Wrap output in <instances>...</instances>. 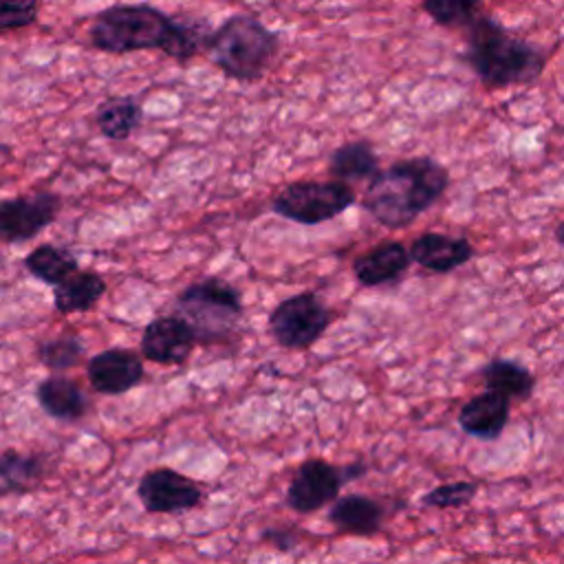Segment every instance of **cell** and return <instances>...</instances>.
I'll list each match as a JSON object with an SVG mask.
<instances>
[{"label": "cell", "instance_id": "16", "mask_svg": "<svg viewBox=\"0 0 564 564\" xmlns=\"http://www.w3.org/2000/svg\"><path fill=\"white\" fill-rule=\"evenodd\" d=\"M328 520L339 533L370 538L381 531L386 520V509L377 498H370L364 494H346L333 500Z\"/></svg>", "mask_w": 564, "mask_h": 564}, {"label": "cell", "instance_id": "26", "mask_svg": "<svg viewBox=\"0 0 564 564\" xmlns=\"http://www.w3.org/2000/svg\"><path fill=\"white\" fill-rule=\"evenodd\" d=\"M478 494V485L471 480H452L443 482L427 494L421 496L423 507L432 509H463L467 507Z\"/></svg>", "mask_w": 564, "mask_h": 564}, {"label": "cell", "instance_id": "7", "mask_svg": "<svg viewBox=\"0 0 564 564\" xmlns=\"http://www.w3.org/2000/svg\"><path fill=\"white\" fill-rule=\"evenodd\" d=\"M333 322L330 308L311 291L284 297L269 313L267 328L278 346L286 350H308Z\"/></svg>", "mask_w": 564, "mask_h": 564}, {"label": "cell", "instance_id": "12", "mask_svg": "<svg viewBox=\"0 0 564 564\" xmlns=\"http://www.w3.org/2000/svg\"><path fill=\"white\" fill-rule=\"evenodd\" d=\"M86 377L88 383L101 394H123L141 383L145 377V366L134 350L112 346L88 359Z\"/></svg>", "mask_w": 564, "mask_h": 564}, {"label": "cell", "instance_id": "20", "mask_svg": "<svg viewBox=\"0 0 564 564\" xmlns=\"http://www.w3.org/2000/svg\"><path fill=\"white\" fill-rule=\"evenodd\" d=\"M379 170V156L368 139L346 141L328 159V174L344 183L370 181Z\"/></svg>", "mask_w": 564, "mask_h": 564}, {"label": "cell", "instance_id": "15", "mask_svg": "<svg viewBox=\"0 0 564 564\" xmlns=\"http://www.w3.org/2000/svg\"><path fill=\"white\" fill-rule=\"evenodd\" d=\"M511 401L498 392L485 390L469 401H465L458 410V425L465 434L480 441H496L509 421Z\"/></svg>", "mask_w": 564, "mask_h": 564}, {"label": "cell", "instance_id": "28", "mask_svg": "<svg viewBox=\"0 0 564 564\" xmlns=\"http://www.w3.org/2000/svg\"><path fill=\"white\" fill-rule=\"evenodd\" d=\"M300 538H302V535H300L297 527H293V524L267 527V529L262 531V540H264V542H269L273 549L284 551V553L293 551V549L300 544Z\"/></svg>", "mask_w": 564, "mask_h": 564}, {"label": "cell", "instance_id": "30", "mask_svg": "<svg viewBox=\"0 0 564 564\" xmlns=\"http://www.w3.org/2000/svg\"><path fill=\"white\" fill-rule=\"evenodd\" d=\"M553 236H555L557 245H562V247H564V220H562V223L555 227V234H553Z\"/></svg>", "mask_w": 564, "mask_h": 564}, {"label": "cell", "instance_id": "3", "mask_svg": "<svg viewBox=\"0 0 564 564\" xmlns=\"http://www.w3.org/2000/svg\"><path fill=\"white\" fill-rule=\"evenodd\" d=\"M465 42L463 57L487 88L531 84L546 66V55L535 44L489 15H476L465 26Z\"/></svg>", "mask_w": 564, "mask_h": 564}, {"label": "cell", "instance_id": "5", "mask_svg": "<svg viewBox=\"0 0 564 564\" xmlns=\"http://www.w3.org/2000/svg\"><path fill=\"white\" fill-rule=\"evenodd\" d=\"M174 308L176 315L192 326L196 341L203 344L227 339L238 328L245 313L240 291L216 275L185 286L178 293Z\"/></svg>", "mask_w": 564, "mask_h": 564}, {"label": "cell", "instance_id": "21", "mask_svg": "<svg viewBox=\"0 0 564 564\" xmlns=\"http://www.w3.org/2000/svg\"><path fill=\"white\" fill-rule=\"evenodd\" d=\"M143 121V106L132 95H117L104 99L95 110L99 132L110 141L130 139Z\"/></svg>", "mask_w": 564, "mask_h": 564}, {"label": "cell", "instance_id": "8", "mask_svg": "<svg viewBox=\"0 0 564 564\" xmlns=\"http://www.w3.org/2000/svg\"><path fill=\"white\" fill-rule=\"evenodd\" d=\"M137 498L148 513L174 516L196 509L203 502V489L172 467H154L137 482Z\"/></svg>", "mask_w": 564, "mask_h": 564}, {"label": "cell", "instance_id": "11", "mask_svg": "<svg viewBox=\"0 0 564 564\" xmlns=\"http://www.w3.org/2000/svg\"><path fill=\"white\" fill-rule=\"evenodd\" d=\"M196 335L192 326L178 315H161L154 317L141 335V355L148 361L161 366H181L189 359Z\"/></svg>", "mask_w": 564, "mask_h": 564}, {"label": "cell", "instance_id": "27", "mask_svg": "<svg viewBox=\"0 0 564 564\" xmlns=\"http://www.w3.org/2000/svg\"><path fill=\"white\" fill-rule=\"evenodd\" d=\"M40 0H0V33L31 26L37 20Z\"/></svg>", "mask_w": 564, "mask_h": 564}, {"label": "cell", "instance_id": "31", "mask_svg": "<svg viewBox=\"0 0 564 564\" xmlns=\"http://www.w3.org/2000/svg\"><path fill=\"white\" fill-rule=\"evenodd\" d=\"M2 267H4V251L0 249V269H2Z\"/></svg>", "mask_w": 564, "mask_h": 564}, {"label": "cell", "instance_id": "22", "mask_svg": "<svg viewBox=\"0 0 564 564\" xmlns=\"http://www.w3.org/2000/svg\"><path fill=\"white\" fill-rule=\"evenodd\" d=\"M485 390L498 392L509 401H527L535 390L533 372L513 359H491L482 370Z\"/></svg>", "mask_w": 564, "mask_h": 564}, {"label": "cell", "instance_id": "1", "mask_svg": "<svg viewBox=\"0 0 564 564\" xmlns=\"http://www.w3.org/2000/svg\"><path fill=\"white\" fill-rule=\"evenodd\" d=\"M207 22L189 15H167L148 2H117L95 15L88 37L97 51L123 55L161 51L176 62L198 55L209 40Z\"/></svg>", "mask_w": 564, "mask_h": 564}, {"label": "cell", "instance_id": "29", "mask_svg": "<svg viewBox=\"0 0 564 564\" xmlns=\"http://www.w3.org/2000/svg\"><path fill=\"white\" fill-rule=\"evenodd\" d=\"M366 465L361 463V460H355V463H348V465H344V467H339V474H341V480H344V485L346 482H350V480H357V478H361L364 474H366Z\"/></svg>", "mask_w": 564, "mask_h": 564}, {"label": "cell", "instance_id": "24", "mask_svg": "<svg viewBox=\"0 0 564 564\" xmlns=\"http://www.w3.org/2000/svg\"><path fill=\"white\" fill-rule=\"evenodd\" d=\"M35 357L42 366L53 372H64L75 368L84 357V341L75 333H64L59 337H51L37 344Z\"/></svg>", "mask_w": 564, "mask_h": 564}, {"label": "cell", "instance_id": "9", "mask_svg": "<svg viewBox=\"0 0 564 564\" xmlns=\"http://www.w3.org/2000/svg\"><path fill=\"white\" fill-rule=\"evenodd\" d=\"M62 212V198L55 192H31L0 200V238L24 242L42 234Z\"/></svg>", "mask_w": 564, "mask_h": 564}, {"label": "cell", "instance_id": "4", "mask_svg": "<svg viewBox=\"0 0 564 564\" xmlns=\"http://www.w3.org/2000/svg\"><path fill=\"white\" fill-rule=\"evenodd\" d=\"M280 48L275 31L253 13H234L209 33L205 51L236 82H258Z\"/></svg>", "mask_w": 564, "mask_h": 564}, {"label": "cell", "instance_id": "23", "mask_svg": "<svg viewBox=\"0 0 564 564\" xmlns=\"http://www.w3.org/2000/svg\"><path fill=\"white\" fill-rule=\"evenodd\" d=\"M22 264H24V269H26L35 280H40V282L46 284V286L59 284L68 273H73L75 269H79L77 256H75L68 247L51 245V242H44V245L31 249V251L24 256Z\"/></svg>", "mask_w": 564, "mask_h": 564}, {"label": "cell", "instance_id": "6", "mask_svg": "<svg viewBox=\"0 0 564 564\" xmlns=\"http://www.w3.org/2000/svg\"><path fill=\"white\" fill-rule=\"evenodd\" d=\"M357 200L350 183L330 181H293L271 200L273 214L297 225H319L341 216Z\"/></svg>", "mask_w": 564, "mask_h": 564}, {"label": "cell", "instance_id": "2", "mask_svg": "<svg viewBox=\"0 0 564 564\" xmlns=\"http://www.w3.org/2000/svg\"><path fill=\"white\" fill-rule=\"evenodd\" d=\"M447 187L449 172L434 156H408L368 181L361 205L379 225L403 229L423 216Z\"/></svg>", "mask_w": 564, "mask_h": 564}, {"label": "cell", "instance_id": "13", "mask_svg": "<svg viewBox=\"0 0 564 564\" xmlns=\"http://www.w3.org/2000/svg\"><path fill=\"white\" fill-rule=\"evenodd\" d=\"M414 264L432 273H449L474 258V245L463 236L425 231L408 247Z\"/></svg>", "mask_w": 564, "mask_h": 564}, {"label": "cell", "instance_id": "18", "mask_svg": "<svg viewBox=\"0 0 564 564\" xmlns=\"http://www.w3.org/2000/svg\"><path fill=\"white\" fill-rule=\"evenodd\" d=\"M46 476V458L37 452H0V498L24 496Z\"/></svg>", "mask_w": 564, "mask_h": 564}, {"label": "cell", "instance_id": "17", "mask_svg": "<svg viewBox=\"0 0 564 564\" xmlns=\"http://www.w3.org/2000/svg\"><path fill=\"white\" fill-rule=\"evenodd\" d=\"M35 399L44 414L57 421H79L90 410V399L84 388L59 372H53L37 383Z\"/></svg>", "mask_w": 564, "mask_h": 564}, {"label": "cell", "instance_id": "19", "mask_svg": "<svg viewBox=\"0 0 564 564\" xmlns=\"http://www.w3.org/2000/svg\"><path fill=\"white\" fill-rule=\"evenodd\" d=\"M106 293V280L93 269H75L53 286V306L62 315L93 308Z\"/></svg>", "mask_w": 564, "mask_h": 564}, {"label": "cell", "instance_id": "14", "mask_svg": "<svg viewBox=\"0 0 564 564\" xmlns=\"http://www.w3.org/2000/svg\"><path fill=\"white\" fill-rule=\"evenodd\" d=\"M410 264L412 258L408 247L399 240H386L357 256L352 262V275L361 286L375 289L399 282Z\"/></svg>", "mask_w": 564, "mask_h": 564}, {"label": "cell", "instance_id": "10", "mask_svg": "<svg viewBox=\"0 0 564 564\" xmlns=\"http://www.w3.org/2000/svg\"><path fill=\"white\" fill-rule=\"evenodd\" d=\"M344 487L339 467L324 458H306L286 487V507L295 513H315L330 505Z\"/></svg>", "mask_w": 564, "mask_h": 564}, {"label": "cell", "instance_id": "25", "mask_svg": "<svg viewBox=\"0 0 564 564\" xmlns=\"http://www.w3.org/2000/svg\"><path fill=\"white\" fill-rule=\"evenodd\" d=\"M482 0H423L421 9L445 29H465L476 15Z\"/></svg>", "mask_w": 564, "mask_h": 564}]
</instances>
